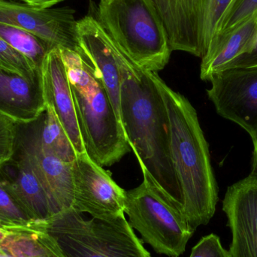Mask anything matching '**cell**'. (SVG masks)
Masks as SVG:
<instances>
[{
	"label": "cell",
	"mask_w": 257,
	"mask_h": 257,
	"mask_svg": "<svg viewBox=\"0 0 257 257\" xmlns=\"http://www.w3.org/2000/svg\"><path fill=\"white\" fill-rule=\"evenodd\" d=\"M96 18L107 34L139 68L164 69L171 51L152 0H100Z\"/></svg>",
	"instance_id": "obj_4"
},
{
	"label": "cell",
	"mask_w": 257,
	"mask_h": 257,
	"mask_svg": "<svg viewBox=\"0 0 257 257\" xmlns=\"http://www.w3.org/2000/svg\"><path fill=\"white\" fill-rule=\"evenodd\" d=\"M74 199L72 208L93 218L111 220L125 214L126 191L109 172L85 154H77L72 163Z\"/></svg>",
	"instance_id": "obj_8"
},
{
	"label": "cell",
	"mask_w": 257,
	"mask_h": 257,
	"mask_svg": "<svg viewBox=\"0 0 257 257\" xmlns=\"http://www.w3.org/2000/svg\"><path fill=\"white\" fill-rule=\"evenodd\" d=\"M252 167H254L257 170V151L253 150V162H252Z\"/></svg>",
	"instance_id": "obj_29"
},
{
	"label": "cell",
	"mask_w": 257,
	"mask_h": 257,
	"mask_svg": "<svg viewBox=\"0 0 257 257\" xmlns=\"http://www.w3.org/2000/svg\"><path fill=\"white\" fill-rule=\"evenodd\" d=\"M163 21L171 51L202 58L217 38L233 0H152Z\"/></svg>",
	"instance_id": "obj_7"
},
{
	"label": "cell",
	"mask_w": 257,
	"mask_h": 257,
	"mask_svg": "<svg viewBox=\"0 0 257 257\" xmlns=\"http://www.w3.org/2000/svg\"><path fill=\"white\" fill-rule=\"evenodd\" d=\"M0 182L35 221H45L57 214L21 151L0 167Z\"/></svg>",
	"instance_id": "obj_14"
},
{
	"label": "cell",
	"mask_w": 257,
	"mask_h": 257,
	"mask_svg": "<svg viewBox=\"0 0 257 257\" xmlns=\"http://www.w3.org/2000/svg\"><path fill=\"white\" fill-rule=\"evenodd\" d=\"M115 45L120 73V120L128 146L140 167L148 171L181 212L182 196L171 157L166 105L151 72L139 68Z\"/></svg>",
	"instance_id": "obj_1"
},
{
	"label": "cell",
	"mask_w": 257,
	"mask_h": 257,
	"mask_svg": "<svg viewBox=\"0 0 257 257\" xmlns=\"http://www.w3.org/2000/svg\"><path fill=\"white\" fill-rule=\"evenodd\" d=\"M35 222L0 182V227L13 230Z\"/></svg>",
	"instance_id": "obj_21"
},
{
	"label": "cell",
	"mask_w": 257,
	"mask_h": 257,
	"mask_svg": "<svg viewBox=\"0 0 257 257\" xmlns=\"http://www.w3.org/2000/svg\"><path fill=\"white\" fill-rule=\"evenodd\" d=\"M39 223L65 257H151L124 215L85 220L70 208Z\"/></svg>",
	"instance_id": "obj_5"
},
{
	"label": "cell",
	"mask_w": 257,
	"mask_h": 257,
	"mask_svg": "<svg viewBox=\"0 0 257 257\" xmlns=\"http://www.w3.org/2000/svg\"><path fill=\"white\" fill-rule=\"evenodd\" d=\"M40 77L45 104L54 109L77 154H85L72 90L60 48H53L45 56L40 68Z\"/></svg>",
	"instance_id": "obj_12"
},
{
	"label": "cell",
	"mask_w": 257,
	"mask_h": 257,
	"mask_svg": "<svg viewBox=\"0 0 257 257\" xmlns=\"http://www.w3.org/2000/svg\"><path fill=\"white\" fill-rule=\"evenodd\" d=\"M18 126L9 117L0 114V167L15 155Z\"/></svg>",
	"instance_id": "obj_24"
},
{
	"label": "cell",
	"mask_w": 257,
	"mask_h": 257,
	"mask_svg": "<svg viewBox=\"0 0 257 257\" xmlns=\"http://www.w3.org/2000/svg\"><path fill=\"white\" fill-rule=\"evenodd\" d=\"M21 152L30 163L57 214L72 208V163H65L42 151L33 139L28 145L23 146Z\"/></svg>",
	"instance_id": "obj_15"
},
{
	"label": "cell",
	"mask_w": 257,
	"mask_h": 257,
	"mask_svg": "<svg viewBox=\"0 0 257 257\" xmlns=\"http://www.w3.org/2000/svg\"><path fill=\"white\" fill-rule=\"evenodd\" d=\"M0 66L19 74L29 81H39L40 70L30 60L0 38Z\"/></svg>",
	"instance_id": "obj_22"
},
{
	"label": "cell",
	"mask_w": 257,
	"mask_h": 257,
	"mask_svg": "<svg viewBox=\"0 0 257 257\" xmlns=\"http://www.w3.org/2000/svg\"><path fill=\"white\" fill-rule=\"evenodd\" d=\"M60 51L86 153L102 167L112 166L130 150L121 122L83 50Z\"/></svg>",
	"instance_id": "obj_3"
},
{
	"label": "cell",
	"mask_w": 257,
	"mask_h": 257,
	"mask_svg": "<svg viewBox=\"0 0 257 257\" xmlns=\"http://www.w3.org/2000/svg\"><path fill=\"white\" fill-rule=\"evenodd\" d=\"M12 232V230H8V229H4V228L0 227V243L6 239V237Z\"/></svg>",
	"instance_id": "obj_28"
},
{
	"label": "cell",
	"mask_w": 257,
	"mask_h": 257,
	"mask_svg": "<svg viewBox=\"0 0 257 257\" xmlns=\"http://www.w3.org/2000/svg\"><path fill=\"white\" fill-rule=\"evenodd\" d=\"M0 38L30 60L39 70L45 56L51 49L55 48L27 30L2 23H0Z\"/></svg>",
	"instance_id": "obj_20"
},
{
	"label": "cell",
	"mask_w": 257,
	"mask_h": 257,
	"mask_svg": "<svg viewBox=\"0 0 257 257\" xmlns=\"http://www.w3.org/2000/svg\"><path fill=\"white\" fill-rule=\"evenodd\" d=\"M250 67H257V42L251 51L233 59L225 66L223 70L234 68Z\"/></svg>",
	"instance_id": "obj_26"
},
{
	"label": "cell",
	"mask_w": 257,
	"mask_h": 257,
	"mask_svg": "<svg viewBox=\"0 0 257 257\" xmlns=\"http://www.w3.org/2000/svg\"><path fill=\"white\" fill-rule=\"evenodd\" d=\"M38 121L39 123L33 139L39 148L65 163H73L77 157L76 151L54 109L46 105Z\"/></svg>",
	"instance_id": "obj_19"
},
{
	"label": "cell",
	"mask_w": 257,
	"mask_h": 257,
	"mask_svg": "<svg viewBox=\"0 0 257 257\" xmlns=\"http://www.w3.org/2000/svg\"><path fill=\"white\" fill-rule=\"evenodd\" d=\"M190 257H231L222 246L220 238L214 234L203 237L192 249Z\"/></svg>",
	"instance_id": "obj_25"
},
{
	"label": "cell",
	"mask_w": 257,
	"mask_h": 257,
	"mask_svg": "<svg viewBox=\"0 0 257 257\" xmlns=\"http://www.w3.org/2000/svg\"><path fill=\"white\" fill-rule=\"evenodd\" d=\"M256 13L257 0H233L225 14L218 34L214 42L221 36L235 30L241 23Z\"/></svg>",
	"instance_id": "obj_23"
},
{
	"label": "cell",
	"mask_w": 257,
	"mask_h": 257,
	"mask_svg": "<svg viewBox=\"0 0 257 257\" xmlns=\"http://www.w3.org/2000/svg\"><path fill=\"white\" fill-rule=\"evenodd\" d=\"M151 75L166 105L171 157L182 196L181 212L195 232L214 217L218 201L208 144L188 99L170 88L157 72Z\"/></svg>",
	"instance_id": "obj_2"
},
{
	"label": "cell",
	"mask_w": 257,
	"mask_h": 257,
	"mask_svg": "<svg viewBox=\"0 0 257 257\" xmlns=\"http://www.w3.org/2000/svg\"><path fill=\"white\" fill-rule=\"evenodd\" d=\"M223 210L232 233L231 257H257V170L228 187Z\"/></svg>",
	"instance_id": "obj_11"
},
{
	"label": "cell",
	"mask_w": 257,
	"mask_h": 257,
	"mask_svg": "<svg viewBox=\"0 0 257 257\" xmlns=\"http://www.w3.org/2000/svg\"><path fill=\"white\" fill-rule=\"evenodd\" d=\"M207 90L219 115L245 130L252 140L257 133V67L225 69L213 75Z\"/></svg>",
	"instance_id": "obj_9"
},
{
	"label": "cell",
	"mask_w": 257,
	"mask_h": 257,
	"mask_svg": "<svg viewBox=\"0 0 257 257\" xmlns=\"http://www.w3.org/2000/svg\"><path fill=\"white\" fill-rule=\"evenodd\" d=\"M256 42L257 13L210 46L202 58L201 79L209 81L233 59L251 51Z\"/></svg>",
	"instance_id": "obj_17"
},
{
	"label": "cell",
	"mask_w": 257,
	"mask_h": 257,
	"mask_svg": "<svg viewBox=\"0 0 257 257\" xmlns=\"http://www.w3.org/2000/svg\"><path fill=\"white\" fill-rule=\"evenodd\" d=\"M141 169L142 184L126 191L125 214L128 215V223L156 253L179 257L185 252L195 232L181 211L157 187L148 171L144 167Z\"/></svg>",
	"instance_id": "obj_6"
},
{
	"label": "cell",
	"mask_w": 257,
	"mask_h": 257,
	"mask_svg": "<svg viewBox=\"0 0 257 257\" xmlns=\"http://www.w3.org/2000/svg\"><path fill=\"white\" fill-rule=\"evenodd\" d=\"M252 142H253V150H256L257 151V133L256 137H255V139H253V140H252Z\"/></svg>",
	"instance_id": "obj_30"
},
{
	"label": "cell",
	"mask_w": 257,
	"mask_h": 257,
	"mask_svg": "<svg viewBox=\"0 0 257 257\" xmlns=\"http://www.w3.org/2000/svg\"><path fill=\"white\" fill-rule=\"evenodd\" d=\"M81 49L93 65L112 102L120 122V73L115 43L98 20L85 16L78 21Z\"/></svg>",
	"instance_id": "obj_13"
},
{
	"label": "cell",
	"mask_w": 257,
	"mask_h": 257,
	"mask_svg": "<svg viewBox=\"0 0 257 257\" xmlns=\"http://www.w3.org/2000/svg\"><path fill=\"white\" fill-rule=\"evenodd\" d=\"M75 11L60 7L36 9L26 3L0 0V23L19 27L53 48L81 51Z\"/></svg>",
	"instance_id": "obj_10"
},
{
	"label": "cell",
	"mask_w": 257,
	"mask_h": 257,
	"mask_svg": "<svg viewBox=\"0 0 257 257\" xmlns=\"http://www.w3.org/2000/svg\"><path fill=\"white\" fill-rule=\"evenodd\" d=\"M45 109L41 80L33 82L0 66V114L17 124L28 125L36 121Z\"/></svg>",
	"instance_id": "obj_16"
},
{
	"label": "cell",
	"mask_w": 257,
	"mask_h": 257,
	"mask_svg": "<svg viewBox=\"0 0 257 257\" xmlns=\"http://www.w3.org/2000/svg\"><path fill=\"white\" fill-rule=\"evenodd\" d=\"M0 257H8L7 255L5 254L2 250H0Z\"/></svg>",
	"instance_id": "obj_31"
},
{
	"label": "cell",
	"mask_w": 257,
	"mask_h": 257,
	"mask_svg": "<svg viewBox=\"0 0 257 257\" xmlns=\"http://www.w3.org/2000/svg\"><path fill=\"white\" fill-rule=\"evenodd\" d=\"M24 3L36 9H48L63 0H22Z\"/></svg>",
	"instance_id": "obj_27"
},
{
	"label": "cell",
	"mask_w": 257,
	"mask_h": 257,
	"mask_svg": "<svg viewBox=\"0 0 257 257\" xmlns=\"http://www.w3.org/2000/svg\"><path fill=\"white\" fill-rule=\"evenodd\" d=\"M0 250L8 257H65L39 222L12 230L0 243Z\"/></svg>",
	"instance_id": "obj_18"
}]
</instances>
